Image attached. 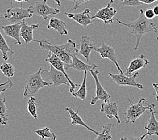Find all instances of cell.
<instances>
[{"label": "cell", "instance_id": "7a4b0ae2", "mask_svg": "<svg viewBox=\"0 0 158 140\" xmlns=\"http://www.w3.org/2000/svg\"><path fill=\"white\" fill-rule=\"evenodd\" d=\"M33 40L39 43L41 49L53 53L66 64H69L72 62L71 55H77L79 53V46L71 39H69L63 45H55L44 39Z\"/></svg>", "mask_w": 158, "mask_h": 140}, {"label": "cell", "instance_id": "f35d334b", "mask_svg": "<svg viewBox=\"0 0 158 140\" xmlns=\"http://www.w3.org/2000/svg\"><path fill=\"white\" fill-rule=\"evenodd\" d=\"M156 40H158V36L156 38Z\"/></svg>", "mask_w": 158, "mask_h": 140}, {"label": "cell", "instance_id": "d4e9b609", "mask_svg": "<svg viewBox=\"0 0 158 140\" xmlns=\"http://www.w3.org/2000/svg\"><path fill=\"white\" fill-rule=\"evenodd\" d=\"M6 103L5 98H0V124L2 125H6L8 122V112Z\"/></svg>", "mask_w": 158, "mask_h": 140}, {"label": "cell", "instance_id": "52a82bcc", "mask_svg": "<svg viewBox=\"0 0 158 140\" xmlns=\"http://www.w3.org/2000/svg\"><path fill=\"white\" fill-rule=\"evenodd\" d=\"M89 71L91 74L94 79L96 84V96L92 98L91 102H90V104L94 105L97 103V101L99 100H102L104 103H108V102H110L111 96L110 94H108L106 90H104L98 79V75L100 74V71L98 70H91Z\"/></svg>", "mask_w": 158, "mask_h": 140}, {"label": "cell", "instance_id": "9a60e30c", "mask_svg": "<svg viewBox=\"0 0 158 140\" xmlns=\"http://www.w3.org/2000/svg\"><path fill=\"white\" fill-rule=\"evenodd\" d=\"M149 63V61L146 58V57L143 55H140L137 58L133 59L129 63V65L126 70L125 74L128 76H131L133 74L142 68H145Z\"/></svg>", "mask_w": 158, "mask_h": 140}, {"label": "cell", "instance_id": "83f0119b", "mask_svg": "<svg viewBox=\"0 0 158 140\" xmlns=\"http://www.w3.org/2000/svg\"><path fill=\"white\" fill-rule=\"evenodd\" d=\"M0 71H2L3 75L7 78L13 77L15 74L14 67L12 63H3L0 66Z\"/></svg>", "mask_w": 158, "mask_h": 140}, {"label": "cell", "instance_id": "2e32d148", "mask_svg": "<svg viewBox=\"0 0 158 140\" xmlns=\"http://www.w3.org/2000/svg\"><path fill=\"white\" fill-rule=\"evenodd\" d=\"M100 112L104 113L108 119H112L115 118L117 121V123L120 124V121L118 116V107L116 103H103L101 104Z\"/></svg>", "mask_w": 158, "mask_h": 140}, {"label": "cell", "instance_id": "d6a6232c", "mask_svg": "<svg viewBox=\"0 0 158 140\" xmlns=\"http://www.w3.org/2000/svg\"><path fill=\"white\" fill-rule=\"evenodd\" d=\"M145 16L148 18L149 19V20H152V19H153L156 17V14L154 13L153 9H148L146 10L145 12H144Z\"/></svg>", "mask_w": 158, "mask_h": 140}, {"label": "cell", "instance_id": "484cf974", "mask_svg": "<svg viewBox=\"0 0 158 140\" xmlns=\"http://www.w3.org/2000/svg\"><path fill=\"white\" fill-rule=\"evenodd\" d=\"M114 125L112 123H108L106 125L102 127L103 130L101 133H99L97 135V137L95 138V140H110L112 139L111 136V130L113 127Z\"/></svg>", "mask_w": 158, "mask_h": 140}, {"label": "cell", "instance_id": "ffe728a7", "mask_svg": "<svg viewBox=\"0 0 158 140\" xmlns=\"http://www.w3.org/2000/svg\"><path fill=\"white\" fill-rule=\"evenodd\" d=\"M39 27L38 24H34L31 26L26 23V20L22 21L20 30V36L24 39L25 43L29 44L34 40L33 31Z\"/></svg>", "mask_w": 158, "mask_h": 140}, {"label": "cell", "instance_id": "30bf717a", "mask_svg": "<svg viewBox=\"0 0 158 140\" xmlns=\"http://www.w3.org/2000/svg\"><path fill=\"white\" fill-rule=\"evenodd\" d=\"M113 3L114 0H110L106 7L98 10L97 12L92 16L94 20L99 19V20H102L104 23L106 24L113 23L114 21L113 18L117 13L116 10H115L113 7H112Z\"/></svg>", "mask_w": 158, "mask_h": 140}, {"label": "cell", "instance_id": "e0dca14e", "mask_svg": "<svg viewBox=\"0 0 158 140\" xmlns=\"http://www.w3.org/2000/svg\"><path fill=\"white\" fill-rule=\"evenodd\" d=\"M71 58H72V62H71V63H69V64L65 63V69H69V68H72V69H74L77 71H84V72L85 71L96 70L98 67L97 65H96V64L89 65V64L83 62L77 57L76 55H71Z\"/></svg>", "mask_w": 158, "mask_h": 140}, {"label": "cell", "instance_id": "cb8c5ba5", "mask_svg": "<svg viewBox=\"0 0 158 140\" xmlns=\"http://www.w3.org/2000/svg\"><path fill=\"white\" fill-rule=\"evenodd\" d=\"M2 14L0 13V16H1ZM0 51H1L2 53V58L4 61H7L8 60V55H7V53H11V54L14 55L15 52L11 49L6 41L5 40V38L3 36L1 32H0Z\"/></svg>", "mask_w": 158, "mask_h": 140}, {"label": "cell", "instance_id": "9c48e42d", "mask_svg": "<svg viewBox=\"0 0 158 140\" xmlns=\"http://www.w3.org/2000/svg\"><path fill=\"white\" fill-rule=\"evenodd\" d=\"M45 62H47L48 63L51 64V65L54 67H55L56 69L62 71V72L64 74V75H65V77L67 78V80H68L69 84H70V88L69 89V91L71 94L74 92L75 89H76L77 87L80 86L81 84H76L71 80V79L69 78L68 75H67V74L65 71V63H64L61 59L59 58L57 55H55L53 53L49 51V53H48V54L47 57V58L45 59Z\"/></svg>", "mask_w": 158, "mask_h": 140}, {"label": "cell", "instance_id": "4316f807", "mask_svg": "<svg viewBox=\"0 0 158 140\" xmlns=\"http://www.w3.org/2000/svg\"><path fill=\"white\" fill-rule=\"evenodd\" d=\"M37 108H38V105H37L36 103V98L35 97L31 96L28 101L27 110H28V112L30 113V115H31L33 118L36 120L38 119Z\"/></svg>", "mask_w": 158, "mask_h": 140}, {"label": "cell", "instance_id": "f546056e", "mask_svg": "<svg viewBox=\"0 0 158 140\" xmlns=\"http://www.w3.org/2000/svg\"><path fill=\"white\" fill-rule=\"evenodd\" d=\"M13 86H14L13 82L12 80H10V79H7L6 82L0 84V94L3 92H5L10 88H12Z\"/></svg>", "mask_w": 158, "mask_h": 140}, {"label": "cell", "instance_id": "3957f363", "mask_svg": "<svg viewBox=\"0 0 158 140\" xmlns=\"http://www.w3.org/2000/svg\"><path fill=\"white\" fill-rule=\"evenodd\" d=\"M44 71H46V70L40 67L36 72L26 78L23 93L24 98L34 96L40 89L52 86V83H48L43 79L42 73Z\"/></svg>", "mask_w": 158, "mask_h": 140}, {"label": "cell", "instance_id": "ac0fdd59", "mask_svg": "<svg viewBox=\"0 0 158 140\" xmlns=\"http://www.w3.org/2000/svg\"><path fill=\"white\" fill-rule=\"evenodd\" d=\"M22 22H18V23H13L7 26H2V28L3 29L4 34L11 38H12L16 40V43L21 45L20 40V30L22 26Z\"/></svg>", "mask_w": 158, "mask_h": 140}, {"label": "cell", "instance_id": "1f68e13d", "mask_svg": "<svg viewBox=\"0 0 158 140\" xmlns=\"http://www.w3.org/2000/svg\"><path fill=\"white\" fill-rule=\"evenodd\" d=\"M68 1H70V2L73 3V5H74L73 10H76L81 5H83V4L86 5L89 2L91 1V0H68Z\"/></svg>", "mask_w": 158, "mask_h": 140}, {"label": "cell", "instance_id": "5bb4252c", "mask_svg": "<svg viewBox=\"0 0 158 140\" xmlns=\"http://www.w3.org/2000/svg\"><path fill=\"white\" fill-rule=\"evenodd\" d=\"M47 74L52 82V86H59L63 84L70 86L67 78L62 71L56 69L51 64L49 65V71L47 72Z\"/></svg>", "mask_w": 158, "mask_h": 140}, {"label": "cell", "instance_id": "6da1fadb", "mask_svg": "<svg viewBox=\"0 0 158 140\" xmlns=\"http://www.w3.org/2000/svg\"><path fill=\"white\" fill-rule=\"evenodd\" d=\"M116 21L120 25L126 26L130 30L131 32L135 36L136 38V45L135 47V50H137L139 48V44L141 43L142 37L145 34L149 32H154L158 34V28L155 23H153L151 20L148 19L144 14V11L143 9L140 10L139 16L137 20L130 23H125L118 19H116Z\"/></svg>", "mask_w": 158, "mask_h": 140}, {"label": "cell", "instance_id": "7402d4cb", "mask_svg": "<svg viewBox=\"0 0 158 140\" xmlns=\"http://www.w3.org/2000/svg\"><path fill=\"white\" fill-rule=\"evenodd\" d=\"M65 111L68 112L70 119H71V124L72 125H81V126L84 127L85 128L87 129L88 131L93 132V133L95 134L96 135H98V134H99L98 132L95 131L94 129H92L91 127H89L84 123V121L82 120L81 117L79 115L78 111L75 112L72 108H69V107H66L65 108Z\"/></svg>", "mask_w": 158, "mask_h": 140}, {"label": "cell", "instance_id": "44dd1931", "mask_svg": "<svg viewBox=\"0 0 158 140\" xmlns=\"http://www.w3.org/2000/svg\"><path fill=\"white\" fill-rule=\"evenodd\" d=\"M47 27L48 29L52 28L55 30L61 36H66L68 35V31L67 30L66 23L59 18L55 17L51 18Z\"/></svg>", "mask_w": 158, "mask_h": 140}, {"label": "cell", "instance_id": "7c38bea8", "mask_svg": "<svg viewBox=\"0 0 158 140\" xmlns=\"http://www.w3.org/2000/svg\"><path fill=\"white\" fill-rule=\"evenodd\" d=\"M155 104H151L149 108V113L150 117L148 120V123L145 127V129L147 130V133L143 135L139 138V139H143L146 136H152V135H157L158 136V121L156 118L155 112Z\"/></svg>", "mask_w": 158, "mask_h": 140}, {"label": "cell", "instance_id": "5b68a950", "mask_svg": "<svg viewBox=\"0 0 158 140\" xmlns=\"http://www.w3.org/2000/svg\"><path fill=\"white\" fill-rule=\"evenodd\" d=\"M33 16V13L29 8L24 9L22 6L20 7H12L7 9L6 13L2 17L3 19L8 20L11 23H18L22 22L26 19L31 18Z\"/></svg>", "mask_w": 158, "mask_h": 140}, {"label": "cell", "instance_id": "277c9868", "mask_svg": "<svg viewBox=\"0 0 158 140\" xmlns=\"http://www.w3.org/2000/svg\"><path fill=\"white\" fill-rule=\"evenodd\" d=\"M129 101L130 105L129 107H127V111L125 113L126 124H128L130 122L135 123L139 117L142 115H143L147 111H149L150 106H151V104L144 106V104L147 103V100L142 97L140 98L138 103L136 104H133L130 99H129Z\"/></svg>", "mask_w": 158, "mask_h": 140}, {"label": "cell", "instance_id": "74e56055", "mask_svg": "<svg viewBox=\"0 0 158 140\" xmlns=\"http://www.w3.org/2000/svg\"><path fill=\"white\" fill-rule=\"evenodd\" d=\"M54 1L57 3L58 6H61V2H60V0H54Z\"/></svg>", "mask_w": 158, "mask_h": 140}, {"label": "cell", "instance_id": "8d00e7d4", "mask_svg": "<svg viewBox=\"0 0 158 140\" xmlns=\"http://www.w3.org/2000/svg\"><path fill=\"white\" fill-rule=\"evenodd\" d=\"M16 2H20V3H22V2H28L30 3V0H14Z\"/></svg>", "mask_w": 158, "mask_h": 140}, {"label": "cell", "instance_id": "f1b7e54d", "mask_svg": "<svg viewBox=\"0 0 158 140\" xmlns=\"http://www.w3.org/2000/svg\"><path fill=\"white\" fill-rule=\"evenodd\" d=\"M35 134L40 136L41 140H43L45 138H49L52 140L57 139V135L54 133H52L48 127H44L43 129H40L36 130Z\"/></svg>", "mask_w": 158, "mask_h": 140}, {"label": "cell", "instance_id": "e575fe53", "mask_svg": "<svg viewBox=\"0 0 158 140\" xmlns=\"http://www.w3.org/2000/svg\"><path fill=\"white\" fill-rule=\"evenodd\" d=\"M142 3H145V4H151L154 2H156L158 0H139Z\"/></svg>", "mask_w": 158, "mask_h": 140}, {"label": "cell", "instance_id": "836d02e7", "mask_svg": "<svg viewBox=\"0 0 158 140\" xmlns=\"http://www.w3.org/2000/svg\"><path fill=\"white\" fill-rule=\"evenodd\" d=\"M153 87L154 90H155L156 93L152 94L151 96H155L156 98V100L158 101V84H153Z\"/></svg>", "mask_w": 158, "mask_h": 140}, {"label": "cell", "instance_id": "8fae6325", "mask_svg": "<svg viewBox=\"0 0 158 140\" xmlns=\"http://www.w3.org/2000/svg\"><path fill=\"white\" fill-rule=\"evenodd\" d=\"M93 50L98 53L102 59H108L109 60H110L112 62L114 63V65L119 71V72L124 74L122 70L120 69L117 62V58H116L115 54V47H111L110 45H106L104 42H102V46L100 47H96L94 46L93 48Z\"/></svg>", "mask_w": 158, "mask_h": 140}, {"label": "cell", "instance_id": "ba28073f", "mask_svg": "<svg viewBox=\"0 0 158 140\" xmlns=\"http://www.w3.org/2000/svg\"><path fill=\"white\" fill-rule=\"evenodd\" d=\"M108 75L111 78L112 81H114L118 86H133L135 88L143 90L144 89L143 85L137 83L135 79L139 76V74L135 72L131 76H128L125 74L120 73L119 74H112L108 73Z\"/></svg>", "mask_w": 158, "mask_h": 140}, {"label": "cell", "instance_id": "d6986e66", "mask_svg": "<svg viewBox=\"0 0 158 140\" xmlns=\"http://www.w3.org/2000/svg\"><path fill=\"white\" fill-rule=\"evenodd\" d=\"M94 47L93 41L90 36H82L80 40V47L79 49V53L86 59V61L89 62V56L93 48Z\"/></svg>", "mask_w": 158, "mask_h": 140}, {"label": "cell", "instance_id": "4fadbf2b", "mask_svg": "<svg viewBox=\"0 0 158 140\" xmlns=\"http://www.w3.org/2000/svg\"><path fill=\"white\" fill-rule=\"evenodd\" d=\"M67 18L72 19L83 27H87L88 26L93 23L94 19L89 9L86 8L84 12L81 13H67L65 12Z\"/></svg>", "mask_w": 158, "mask_h": 140}, {"label": "cell", "instance_id": "603a6c76", "mask_svg": "<svg viewBox=\"0 0 158 140\" xmlns=\"http://www.w3.org/2000/svg\"><path fill=\"white\" fill-rule=\"evenodd\" d=\"M86 80H87V71H84V79H83L82 84L80 85V88L77 92L71 93L72 96L80 98L82 100H85L87 96V87H86Z\"/></svg>", "mask_w": 158, "mask_h": 140}, {"label": "cell", "instance_id": "d590c367", "mask_svg": "<svg viewBox=\"0 0 158 140\" xmlns=\"http://www.w3.org/2000/svg\"><path fill=\"white\" fill-rule=\"evenodd\" d=\"M153 10L154 13H155L156 16H158V6H156L154 7Z\"/></svg>", "mask_w": 158, "mask_h": 140}, {"label": "cell", "instance_id": "4dcf8cb0", "mask_svg": "<svg viewBox=\"0 0 158 140\" xmlns=\"http://www.w3.org/2000/svg\"><path fill=\"white\" fill-rule=\"evenodd\" d=\"M122 4L125 6H132L137 7L142 4V3L139 0H120Z\"/></svg>", "mask_w": 158, "mask_h": 140}, {"label": "cell", "instance_id": "8992f818", "mask_svg": "<svg viewBox=\"0 0 158 140\" xmlns=\"http://www.w3.org/2000/svg\"><path fill=\"white\" fill-rule=\"evenodd\" d=\"M28 8L31 12L36 15L42 17L44 20H47L48 18L52 16H55L60 13V10L53 8L47 4V0L43 1H37L33 6H30Z\"/></svg>", "mask_w": 158, "mask_h": 140}]
</instances>
